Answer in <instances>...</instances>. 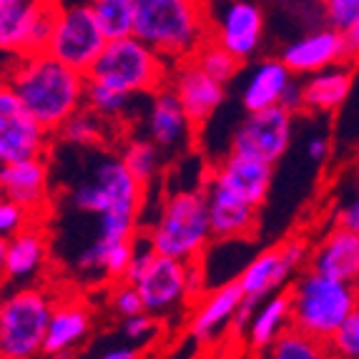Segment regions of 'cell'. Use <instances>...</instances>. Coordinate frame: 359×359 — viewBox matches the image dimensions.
<instances>
[{
	"mask_svg": "<svg viewBox=\"0 0 359 359\" xmlns=\"http://www.w3.org/2000/svg\"><path fill=\"white\" fill-rule=\"evenodd\" d=\"M6 83L18 93L30 114L55 133L78 108H83L88 73L76 71L46 50L13 55L11 68H6Z\"/></svg>",
	"mask_w": 359,
	"mask_h": 359,
	"instance_id": "obj_1",
	"label": "cell"
},
{
	"mask_svg": "<svg viewBox=\"0 0 359 359\" xmlns=\"http://www.w3.org/2000/svg\"><path fill=\"white\" fill-rule=\"evenodd\" d=\"M136 36L171 63L191 58L209 41V3L136 0Z\"/></svg>",
	"mask_w": 359,
	"mask_h": 359,
	"instance_id": "obj_2",
	"label": "cell"
},
{
	"mask_svg": "<svg viewBox=\"0 0 359 359\" xmlns=\"http://www.w3.org/2000/svg\"><path fill=\"white\" fill-rule=\"evenodd\" d=\"M292 299V327L317 337L330 344L339 327L359 304V292L354 284L332 279L304 269L287 287Z\"/></svg>",
	"mask_w": 359,
	"mask_h": 359,
	"instance_id": "obj_3",
	"label": "cell"
},
{
	"mask_svg": "<svg viewBox=\"0 0 359 359\" xmlns=\"http://www.w3.org/2000/svg\"><path fill=\"white\" fill-rule=\"evenodd\" d=\"M146 231L151 233L158 254L181 262H198L214 241L206 189H189L166 196L156 222Z\"/></svg>",
	"mask_w": 359,
	"mask_h": 359,
	"instance_id": "obj_4",
	"label": "cell"
},
{
	"mask_svg": "<svg viewBox=\"0 0 359 359\" xmlns=\"http://www.w3.org/2000/svg\"><path fill=\"white\" fill-rule=\"evenodd\" d=\"M146 186L128 171L123 158L98 151L90 168L78 176L71 186L68 198L78 214L98 216L103 214H136L144 209Z\"/></svg>",
	"mask_w": 359,
	"mask_h": 359,
	"instance_id": "obj_5",
	"label": "cell"
},
{
	"mask_svg": "<svg viewBox=\"0 0 359 359\" xmlns=\"http://www.w3.org/2000/svg\"><path fill=\"white\" fill-rule=\"evenodd\" d=\"M174 63L166 60L149 43L138 36L114 38L106 43L103 53L88 71V78L101 81L116 90H123L128 96L154 93L168 83Z\"/></svg>",
	"mask_w": 359,
	"mask_h": 359,
	"instance_id": "obj_6",
	"label": "cell"
},
{
	"mask_svg": "<svg viewBox=\"0 0 359 359\" xmlns=\"http://www.w3.org/2000/svg\"><path fill=\"white\" fill-rule=\"evenodd\" d=\"M55 302L41 287H20L0 304V357L33 359L43 354Z\"/></svg>",
	"mask_w": 359,
	"mask_h": 359,
	"instance_id": "obj_7",
	"label": "cell"
},
{
	"mask_svg": "<svg viewBox=\"0 0 359 359\" xmlns=\"http://www.w3.org/2000/svg\"><path fill=\"white\" fill-rule=\"evenodd\" d=\"M58 0H18L0 6V48L6 55L46 53L60 13Z\"/></svg>",
	"mask_w": 359,
	"mask_h": 359,
	"instance_id": "obj_8",
	"label": "cell"
},
{
	"mask_svg": "<svg viewBox=\"0 0 359 359\" xmlns=\"http://www.w3.org/2000/svg\"><path fill=\"white\" fill-rule=\"evenodd\" d=\"M108 36L103 33L90 3L63 6L55 20L53 38L48 43V53L68 63L81 73H88L98 55L103 53Z\"/></svg>",
	"mask_w": 359,
	"mask_h": 359,
	"instance_id": "obj_9",
	"label": "cell"
},
{
	"mask_svg": "<svg viewBox=\"0 0 359 359\" xmlns=\"http://www.w3.org/2000/svg\"><path fill=\"white\" fill-rule=\"evenodd\" d=\"M309 254L311 246L304 239H289L279 246L259 252L236 276L241 292H244V299L262 304L271 294L284 292L294 276L306 269Z\"/></svg>",
	"mask_w": 359,
	"mask_h": 359,
	"instance_id": "obj_10",
	"label": "cell"
},
{
	"mask_svg": "<svg viewBox=\"0 0 359 359\" xmlns=\"http://www.w3.org/2000/svg\"><path fill=\"white\" fill-rule=\"evenodd\" d=\"M209 38L239 60L254 58L264 38L262 6L254 0H209Z\"/></svg>",
	"mask_w": 359,
	"mask_h": 359,
	"instance_id": "obj_11",
	"label": "cell"
},
{
	"mask_svg": "<svg viewBox=\"0 0 359 359\" xmlns=\"http://www.w3.org/2000/svg\"><path fill=\"white\" fill-rule=\"evenodd\" d=\"M50 133L36 116L30 114L8 83L0 90V163L46 156Z\"/></svg>",
	"mask_w": 359,
	"mask_h": 359,
	"instance_id": "obj_12",
	"label": "cell"
},
{
	"mask_svg": "<svg viewBox=\"0 0 359 359\" xmlns=\"http://www.w3.org/2000/svg\"><path fill=\"white\" fill-rule=\"evenodd\" d=\"M292 144V111L284 106L249 111L231 133V149L236 154L257 156L276 163Z\"/></svg>",
	"mask_w": 359,
	"mask_h": 359,
	"instance_id": "obj_13",
	"label": "cell"
},
{
	"mask_svg": "<svg viewBox=\"0 0 359 359\" xmlns=\"http://www.w3.org/2000/svg\"><path fill=\"white\" fill-rule=\"evenodd\" d=\"M241 302H244V292L239 279H229L219 287L206 289L191 304V314L186 324L189 337L201 347H214L219 341H226L229 324Z\"/></svg>",
	"mask_w": 359,
	"mask_h": 359,
	"instance_id": "obj_14",
	"label": "cell"
},
{
	"mask_svg": "<svg viewBox=\"0 0 359 359\" xmlns=\"http://www.w3.org/2000/svg\"><path fill=\"white\" fill-rule=\"evenodd\" d=\"M166 86L179 96L181 106H184L186 116L191 118L194 126H204L226 98V83L216 81L194 58H184L174 63Z\"/></svg>",
	"mask_w": 359,
	"mask_h": 359,
	"instance_id": "obj_15",
	"label": "cell"
},
{
	"mask_svg": "<svg viewBox=\"0 0 359 359\" xmlns=\"http://www.w3.org/2000/svg\"><path fill=\"white\" fill-rule=\"evenodd\" d=\"M194 128L196 126L186 116L179 96L168 86L151 93V101L144 118V131L146 138H151L163 154L166 156L184 154L194 141Z\"/></svg>",
	"mask_w": 359,
	"mask_h": 359,
	"instance_id": "obj_16",
	"label": "cell"
},
{
	"mask_svg": "<svg viewBox=\"0 0 359 359\" xmlns=\"http://www.w3.org/2000/svg\"><path fill=\"white\" fill-rule=\"evenodd\" d=\"M186 271H189V262L156 254L146 274L136 282L138 292L144 297L146 311H151L154 317H166V314H174L179 306H189Z\"/></svg>",
	"mask_w": 359,
	"mask_h": 359,
	"instance_id": "obj_17",
	"label": "cell"
},
{
	"mask_svg": "<svg viewBox=\"0 0 359 359\" xmlns=\"http://www.w3.org/2000/svg\"><path fill=\"white\" fill-rule=\"evenodd\" d=\"M3 196L20 204L36 222L50 204V166L46 156L20 158L0 168Z\"/></svg>",
	"mask_w": 359,
	"mask_h": 359,
	"instance_id": "obj_18",
	"label": "cell"
},
{
	"mask_svg": "<svg viewBox=\"0 0 359 359\" xmlns=\"http://www.w3.org/2000/svg\"><path fill=\"white\" fill-rule=\"evenodd\" d=\"M206 201H209L211 231L216 241H246L257 236L259 206L233 194L226 186L206 181Z\"/></svg>",
	"mask_w": 359,
	"mask_h": 359,
	"instance_id": "obj_19",
	"label": "cell"
},
{
	"mask_svg": "<svg viewBox=\"0 0 359 359\" xmlns=\"http://www.w3.org/2000/svg\"><path fill=\"white\" fill-rule=\"evenodd\" d=\"M50 254L48 233L41 224L30 222L23 231L0 244V264H3V279L8 284H30L46 269Z\"/></svg>",
	"mask_w": 359,
	"mask_h": 359,
	"instance_id": "obj_20",
	"label": "cell"
},
{
	"mask_svg": "<svg viewBox=\"0 0 359 359\" xmlns=\"http://www.w3.org/2000/svg\"><path fill=\"white\" fill-rule=\"evenodd\" d=\"M274 166L276 163L264 161L257 156H246L229 151L222 161L211 168V181L226 186L233 194L244 196L246 201L262 206L271 191V181H274Z\"/></svg>",
	"mask_w": 359,
	"mask_h": 359,
	"instance_id": "obj_21",
	"label": "cell"
},
{
	"mask_svg": "<svg viewBox=\"0 0 359 359\" xmlns=\"http://www.w3.org/2000/svg\"><path fill=\"white\" fill-rule=\"evenodd\" d=\"M90 332H93V317H90L88 304L76 299V297L58 299L53 306V314H50L43 354L46 357H73L83 347Z\"/></svg>",
	"mask_w": 359,
	"mask_h": 359,
	"instance_id": "obj_22",
	"label": "cell"
},
{
	"mask_svg": "<svg viewBox=\"0 0 359 359\" xmlns=\"http://www.w3.org/2000/svg\"><path fill=\"white\" fill-rule=\"evenodd\" d=\"M282 60L297 76H311L330 66L344 63V36L339 28H314L282 50Z\"/></svg>",
	"mask_w": 359,
	"mask_h": 359,
	"instance_id": "obj_23",
	"label": "cell"
},
{
	"mask_svg": "<svg viewBox=\"0 0 359 359\" xmlns=\"http://www.w3.org/2000/svg\"><path fill=\"white\" fill-rule=\"evenodd\" d=\"M306 269L354 284L359 274V233L337 224L317 246H311Z\"/></svg>",
	"mask_w": 359,
	"mask_h": 359,
	"instance_id": "obj_24",
	"label": "cell"
},
{
	"mask_svg": "<svg viewBox=\"0 0 359 359\" xmlns=\"http://www.w3.org/2000/svg\"><path fill=\"white\" fill-rule=\"evenodd\" d=\"M292 68L282 58L259 60L246 78L241 88V106L244 111H262V108L282 106V98L287 93L289 83L294 81Z\"/></svg>",
	"mask_w": 359,
	"mask_h": 359,
	"instance_id": "obj_25",
	"label": "cell"
},
{
	"mask_svg": "<svg viewBox=\"0 0 359 359\" xmlns=\"http://www.w3.org/2000/svg\"><path fill=\"white\" fill-rule=\"evenodd\" d=\"M289 324H292V299H289V292L284 289V292L266 297L257 306L249 332H246V352L266 354L276 341V337L282 334Z\"/></svg>",
	"mask_w": 359,
	"mask_h": 359,
	"instance_id": "obj_26",
	"label": "cell"
},
{
	"mask_svg": "<svg viewBox=\"0 0 359 359\" xmlns=\"http://www.w3.org/2000/svg\"><path fill=\"white\" fill-rule=\"evenodd\" d=\"M349 90H352V71L344 63H339V66L311 73L302 83V101L306 111L332 114L347 101Z\"/></svg>",
	"mask_w": 359,
	"mask_h": 359,
	"instance_id": "obj_27",
	"label": "cell"
},
{
	"mask_svg": "<svg viewBox=\"0 0 359 359\" xmlns=\"http://www.w3.org/2000/svg\"><path fill=\"white\" fill-rule=\"evenodd\" d=\"M55 138L76 149H101L108 138V118L83 106L55 131Z\"/></svg>",
	"mask_w": 359,
	"mask_h": 359,
	"instance_id": "obj_28",
	"label": "cell"
},
{
	"mask_svg": "<svg viewBox=\"0 0 359 359\" xmlns=\"http://www.w3.org/2000/svg\"><path fill=\"white\" fill-rule=\"evenodd\" d=\"M108 41L136 36V0H90Z\"/></svg>",
	"mask_w": 359,
	"mask_h": 359,
	"instance_id": "obj_29",
	"label": "cell"
},
{
	"mask_svg": "<svg viewBox=\"0 0 359 359\" xmlns=\"http://www.w3.org/2000/svg\"><path fill=\"white\" fill-rule=\"evenodd\" d=\"M163 156L166 154L146 136L128 141L126 149L121 151V158H123V163L128 166V171H131L146 189L154 184V179L158 176V171H161Z\"/></svg>",
	"mask_w": 359,
	"mask_h": 359,
	"instance_id": "obj_30",
	"label": "cell"
},
{
	"mask_svg": "<svg viewBox=\"0 0 359 359\" xmlns=\"http://www.w3.org/2000/svg\"><path fill=\"white\" fill-rule=\"evenodd\" d=\"M330 352V344L319 341L317 337L306 334V332L297 330L289 324L282 334L276 337V341L269 347L266 357L271 359H322Z\"/></svg>",
	"mask_w": 359,
	"mask_h": 359,
	"instance_id": "obj_31",
	"label": "cell"
},
{
	"mask_svg": "<svg viewBox=\"0 0 359 359\" xmlns=\"http://www.w3.org/2000/svg\"><path fill=\"white\" fill-rule=\"evenodd\" d=\"M191 58L196 60L198 66L204 68L206 73H211L216 81H222V83H226V86L231 83L233 78H236L241 63H244V60L236 58L231 50L224 48L222 43L211 41V38L196 50V53L191 55Z\"/></svg>",
	"mask_w": 359,
	"mask_h": 359,
	"instance_id": "obj_32",
	"label": "cell"
},
{
	"mask_svg": "<svg viewBox=\"0 0 359 359\" xmlns=\"http://www.w3.org/2000/svg\"><path fill=\"white\" fill-rule=\"evenodd\" d=\"M131 98L133 96H128V93H123V90H116V88H111V86L101 83V81L88 78L83 106H88L90 111H96V114L106 116L108 121H114L126 114L128 106H131Z\"/></svg>",
	"mask_w": 359,
	"mask_h": 359,
	"instance_id": "obj_33",
	"label": "cell"
},
{
	"mask_svg": "<svg viewBox=\"0 0 359 359\" xmlns=\"http://www.w3.org/2000/svg\"><path fill=\"white\" fill-rule=\"evenodd\" d=\"M330 352L334 357L359 359V304L354 306V311L347 317V322L341 324L339 332L334 334V339L330 341Z\"/></svg>",
	"mask_w": 359,
	"mask_h": 359,
	"instance_id": "obj_34",
	"label": "cell"
},
{
	"mask_svg": "<svg viewBox=\"0 0 359 359\" xmlns=\"http://www.w3.org/2000/svg\"><path fill=\"white\" fill-rule=\"evenodd\" d=\"M131 241L106 244V254H103V276H106V282H123V276H126L128 266H131Z\"/></svg>",
	"mask_w": 359,
	"mask_h": 359,
	"instance_id": "obj_35",
	"label": "cell"
},
{
	"mask_svg": "<svg viewBox=\"0 0 359 359\" xmlns=\"http://www.w3.org/2000/svg\"><path fill=\"white\" fill-rule=\"evenodd\" d=\"M156 332H158V322L154 319L151 311H138L133 317H123V324H121V337L133 347L146 344Z\"/></svg>",
	"mask_w": 359,
	"mask_h": 359,
	"instance_id": "obj_36",
	"label": "cell"
},
{
	"mask_svg": "<svg viewBox=\"0 0 359 359\" xmlns=\"http://www.w3.org/2000/svg\"><path fill=\"white\" fill-rule=\"evenodd\" d=\"M111 306L116 309V314L121 317H133L138 311H146L144 306V297L138 292L136 284L128 282H116L114 297H111Z\"/></svg>",
	"mask_w": 359,
	"mask_h": 359,
	"instance_id": "obj_37",
	"label": "cell"
},
{
	"mask_svg": "<svg viewBox=\"0 0 359 359\" xmlns=\"http://www.w3.org/2000/svg\"><path fill=\"white\" fill-rule=\"evenodd\" d=\"M30 222H33V216L23 206L3 196V204H0V233H3V239H11L18 231H23Z\"/></svg>",
	"mask_w": 359,
	"mask_h": 359,
	"instance_id": "obj_38",
	"label": "cell"
},
{
	"mask_svg": "<svg viewBox=\"0 0 359 359\" xmlns=\"http://www.w3.org/2000/svg\"><path fill=\"white\" fill-rule=\"evenodd\" d=\"M324 3V20L332 28L344 30L349 23L359 18V0H322Z\"/></svg>",
	"mask_w": 359,
	"mask_h": 359,
	"instance_id": "obj_39",
	"label": "cell"
},
{
	"mask_svg": "<svg viewBox=\"0 0 359 359\" xmlns=\"http://www.w3.org/2000/svg\"><path fill=\"white\" fill-rule=\"evenodd\" d=\"M344 36V66H354L359 60V18L341 30Z\"/></svg>",
	"mask_w": 359,
	"mask_h": 359,
	"instance_id": "obj_40",
	"label": "cell"
},
{
	"mask_svg": "<svg viewBox=\"0 0 359 359\" xmlns=\"http://www.w3.org/2000/svg\"><path fill=\"white\" fill-rule=\"evenodd\" d=\"M337 224H339V226L352 229V231L359 233V196L352 198L349 204L341 206L339 214H337Z\"/></svg>",
	"mask_w": 359,
	"mask_h": 359,
	"instance_id": "obj_41",
	"label": "cell"
},
{
	"mask_svg": "<svg viewBox=\"0 0 359 359\" xmlns=\"http://www.w3.org/2000/svg\"><path fill=\"white\" fill-rule=\"evenodd\" d=\"M327 154H330V141L324 136H311L309 141H306V156H309L314 163L324 161Z\"/></svg>",
	"mask_w": 359,
	"mask_h": 359,
	"instance_id": "obj_42",
	"label": "cell"
},
{
	"mask_svg": "<svg viewBox=\"0 0 359 359\" xmlns=\"http://www.w3.org/2000/svg\"><path fill=\"white\" fill-rule=\"evenodd\" d=\"M282 106L289 108V111H299V108H304V101H302V83H297V81H292L287 88V93H284L282 98Z\"/></svg>",
	"mask_w": 359,
	"mask_h": 359,
	"instance_id": "obj_43",
	"label": "cell"
},
{
	"mask_svg": "<svg viewBox=\"0 0 359 359\" xmlns=\"http://www.w3.org/2000/svg\"><path fill=\"white\" fill-rule=\"evenodd\" d=\"M138 347H133V344H128V347H114V349H103L101 357L103 359H136L138 357Z\"/></svg>",
	"mask_w": 359,
	"mask_h": 359,
	"instance_id": "obj_44",
	"label": "cell"
},
{
	"mask_svg": "<svg viewBox=\"0 0 359 359\" xmlns=\"http://www.w3.org/2000/svg\"><path fill=\"white\" fill-rule=\"evenodd\" d=\"M8 3H18V0H0V6H8Z\"/></svg>",
	"mask_w": 359,
	"mask_h": 359,
	"instance_id": "obj_45",
	"label": "cell"
},
{
	"mask_svg": "<svg viewBox=\"0 0 359 359\" xmlns=\"http://www.w3.org/2000/svg\"><path fill=\"white\" fill-rule=\"evenodd\" d=\"M354 287H357V292H359V274H357V279H354Z\"/></svg>",
	"mask_w": 359,
	"mask_h": 359,
	"instance_id": "obj_46",
	"label": "cell"
},
{
	"mask_svg": "<svg viewBox=\"0 0 359 359\" xmlns=\"http://www.w3.org/2000/svg\"><path fill=\"white\" fill-rule=\"evenodd\" d=\"M357 154H359V146H357Z\"/></svg>",
	"mask_w": 359,
	"mask_h": 359,
	"instance_id": "obj_47",
	"label": "cell"
}]
</instances>
